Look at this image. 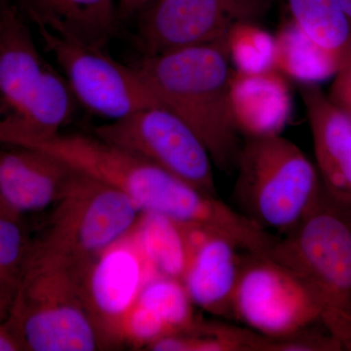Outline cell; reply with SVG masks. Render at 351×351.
I'll return each instance as SVG.
<instances>
[{
  "instance_id": "6da1fadb",
  "label": "cell",
  "mask_w": 351,
  "mask_h": 351,
  "mask_svg": "<svg viewBox=\"0 0 351 351\" xmlns=\"http://www.w3.org/2000/svg\"><path fill=\"white\" fill-rule=\"evenodd\" d=\"M230 63L223 38L142 57L134 66L159 104L195 132L214 165L230 174L237 170L242 142L230 107Z\"/></svg>"
},
{
  "instance_id": "7a4b0ae2",
  "label": "cell",
  "mask_w": 351,
  "mask_h": 351,
  "mask_svg": "<svg viewBox=\"0 0 351 351\" xmlns=\"http://www.w3.org/2000/svg\"><path fill=\"white\" fill-rule=\"evenodd\" d=\"M306 284L321 309V323L343 343L351 336V205L323 186L269 257Z\"/></svg>"
},
{
  "instance_id": "3957f363",
  "label": "cell",
  "mask_w": 351,
  "mask_h": 351,
  "mask_svg": "<svg viewBox=\"0 0 351 351\" xmlns=\"http://www.w3.org/2000/svg\"><path fill=\"white\" fill-rule=\"evenodd\" d=\"M82 274L29 258L6 320L23 350L92 351L103 346L83 302Z\"/></svg>"
},
{
  "instance_id": "277c9868",
  "label": "cell",
  "mask_w": 351,
  "mask_h": 351,
  "mask_svg": "<svg viewBox=\"0 0 351 351\" xmlns=\"http://www.w3.org/2000/svg\"><path fill=\"white\" fill-rule=\"evenodd\" d=\"M235 171L233 198L240 213L280 234L301 219L321 188L316 166L281 135L246 138Z\"/></svg>"
},
{
  "instance_id": "5b68a950",
  "label": "cell",
  "mask_w": 351,
  "mask_h": 351,
  "mask_svg": "<svg viewBox=\"0 0 351 351\" xmlns=\"http://www.w3.org/2000/svg\"><path fill=\"white\" fill-rule=\"evenodd\" d=\"M53 207L29 258L78 269L127 237L142 214L125 193L75 170Z\"/></svg>"
},
{
  "instance_id": "8992f818",
  "label": "cell",
  "mask_w": 351,
  "mask_h": 351,
  "mask_svg": "<svg viewBox=\"0 0 351 351\" xmlns=\"http://www.w3.org/2000/svg\"><path fill=\"white\" fill-rule=\"evenodd\" d=\"M38 31L76 101L92 114L115 121L161 106L134 64L119 63L105 49L69 40L44 27Z\"/></svg>"
},
{
  "instance_id": "52a82bcc",
  "label": "cell",
  "mask_w": 351,
  "mask_h": 351,
  "mask_svg": "<svg viewBox=\"0 0 351 351\" xmlns=\"http://www.w3.org/2000/svg\"><path fill=\"white\" fill-rule=\"evenodd\" d=\"M97 137L142 157L193 188L217 195L213 162L202 141L172 110L154 106L93 128Z\"/></svg>"
},
{
  "instance_id": "ba28073f",
  "label": "cell",
  "mask_w": 351,
  "mask_h": 351,
  "mask_svg": "<svg viewBox=\"0 0 351 351\" xmlns=\"http://www.w3.org/2000/svg\"><path fill=\"white\" fill-rule=\"evenodd\" d=\"M8 145L34 147L58 157L73 169L125 193L142 212L161 213L179 180L93 133H60L52 138L19 140Z\"/></svg>"
},
{
  "instance_id": "9c48e42d",
  "label": "cell",
  "mask_w": 351,
  "mask_h": 351,
  "mask_svg": "<svg viewBox=\"0 0 351 351\" xmlns=\"http://www.w3.org/2000/svg\"><path fill=\"white\" fill-rule=\"evenodd\" d=\"M274 0H154L137 14L135 43L142 57L214 43L233 25L265 16Z\"/></svg>"
},
{
  "instance_id": "30bf717a",
  "label": "cell",
  "mask_w": 351,
  "mask_h": 351,
  "mask_svg": "<svg viewBox=\"0 0 351 351\" xmlns=\"http://www.w3.org/2000/svg\"><path fill=\"white\" fill-rule=\"evenodd\" d=\"M232 317L265 336L282 337L321 323V309L294 272L272 258L244 251Z\"/></svg>"
},
{
  "instance_id": "8fae6325",
  "label": "cell",
  "mask_w": 351,
  "mask_h": 351,
  "mask_svg": "<svg viewBox=\"0 0 351 351\" xmlns=\"http://www.w3.org/2000/svg\"><path fill=\"white\" fill-rule=\"evenodd\" d=\"M154 274L129 235L110 245L86 265L80 290L101 343H121L127 314Z\"/></svg>"
},
{
  "instance_id": "7c38bea8",
  "label": "cell",
  "mask_w": 351,
  "mask_h": 351,
  "mask_svg": "<svg viewBox=\"0 0 351 351\" xmlns=\"http://www.w3.org/2000/svg\"><path fill=\"white\" fill-rule=\"evenodd\" d=\"M189 243L181 281L191 302L208 313L232 317L243 250L230 237L195 226H189Z\"/></svg>"
},
{
  "instance_id": "4fadbf2b",
  "label": "cell",
  "mask_w": 351,
  "mask_h": 351,
  "mask_svg": "<svg viewBox=\"0 0 351 351\" xmlns=\"http://www.w3.org/2000/svg\"><path fill=\"white\" fill-rule=\"evenodd\" d=\"M75 169L48 152L0 144V203L21 215L53 206Z\"/></svg>"
},
{
  "instance_id": "5bb4252c",
  "label": "cell",
  "mask_w": 351,
  "mask_h": 351,
  "mask_svg": "<svg viewBox=\"0 0 351 351\" xmlns=\"http://www.w3.org/2000/svg\"><path fill=\"white\" fill-rule=\"evenodd\" d=\"M301 94L321 182L330 193L351 205V114L315 84L302 85Z\"/></svg>"
},
{
  "instance_id": "9a60e30c",
  "label": "cell",
  "mask_w": 351,
  "mask_h": 351,
  "mask_svg": "<svg viewBox=\"0 0 351 351\" xmlns=\"http://www.w3.org/2000/svg\"><path fill=\"white\" fill-rule=\"evenodd\" d=\"M230 99L235 124L246 138L281 135L290 119V88L285 75L277 69L232 71Z\"/></svg>"
},
{
  "instance_id": "2e32d148",
  "label": "cell",
  "mask_w": 351,
  "mask_h": 351,
  "mask_svg": "<svg viewBox=\"0 0 351 351\" xmlns=\"http://www.w3.org/2000/svg\"><path fill=\"white\" fill-rule=\"evenodd\" d=\"M48 64L15 5L0 38V127L20 117Z\"/></svg>"
},
{
  "instance_id": "e0dca14e",
  "label": "cell",
  "mask_w": 351,
  "mask_h": 351,
  "mask_svg": "<svg viewBox=\"0 0 351 351\" xmlns=\"http://www.w3.org/2000/svg\"><path fill=\"white\" fill-rule=\"evenodd\" d=\"M23 16L62 38L105 49L117 34V0H13Z\"/></svg>"
},
{
  "instance_id": "ac0fdd59",
  "label": "cell",
  "mask_w": 351,
  "mask_h": 351,
  "mask_svg": "<svg viewBox=\"0 0 351 351\" xmlns=\"http://www.w3.org/2000/svg\"><path fill=\"white\" fill-rule=\"evenodd\" d=\"M154 276L181 280L188 263L189 226L154 212H142L129 233Z\"/></svg>"
},
{
  "instance_id": "d6986e66",
  "label": "cell",
  "mask_w": 351,
  "mask_h": 351,
  "mask_svg": "<svg viewBox=\"0 0 351 351\" xmlns=\"http://www.w3.org/2000/svg\"><path fill=\"white\" fill-rule=\"evenodd\" d=\"M276 69L302 82L316 84L338 73L343 57L321 47L295 24L286 21L276 36Z\"/></svg>"
},
{
  "instance_id": "ffe728a7",
  "label": "cell",
  "mask_w": 351,
  "mask_h": 351,
  "mask_svg": "<svg viewBox=\"0 0 351 351\" xmlns=\"http://www.w3.org/2000/svg\"><path fill=\"white\" fill-rule=\"evenodd\" d=\"M290 19L330 52L345 56L351 44L350 19L339 0H285Z\"/></svg>"
},
{
  "instance_id": "44dd1931",
  "label": "cell",
  "mask_w": 351,
  "mask_h": 351,
  "mask_svg": "<svg viewBox=\"0 0 351 351\" xmlns=\"http://www.w3.org/2000/svg\"><path fill=\"white\" fill-rule=\"evenodd\" d=\"M162 323L169 335L189 332L196 320L191 298L180 279L154 276L145 281L137 301Z\"/></svg>"
},
{
  "instance_id": "7402d4cb",
  "label": "cell",
  "mask_w": 351,
  "mask_h": 351,
  "mask_svg": "<svg viewBox=\"0 0 351 351\" xmlns=\"http://www.w3.org/2000/svg\"><path fill=\"white\" fill-rule=\"evenodd\" d=\"M23 215L0 203V288L14 297L31 255Z\"/></svg>"
},
{
  "instance_id": "603a6c76",
  "label": "cell",
  "mask_w": 351,
  "mask_h": 351,
  "mask_svg": "<svg viewBox=\"0 0 351 351\" xmlns=\"http://www.w3.org/2000/svg\"><path fill=\"white\" fill-rule=\"evenodd\" d=\"M226 41L235 71L252 73L276 69V36L258 27L257 23L233 25Z\"/></svg>"
},
{
  "instance_id": "cb8c5ba5",
  "label": "cell",
  "mask_w": 351,
  "mask_h": 351,
  "mask_svg": "<svg viewBox=\"0 0 351 351\" xmlns=\"http://www.w3.org/2000/svg\"><path fill=\"white\" fill-rule=\"evenodd\" d=\"M343 343L330 332H319L311 326L282 337L261 334L258 351H341Z\"/></svg>"
},
{
  "instance_id": "d4e9b609",
  "label": "cell",
  "mask_w": 351,
  "mask_h": 351,
  "mask_svg": "<svg viewBox=\"0 0 351 351\" xmlns=\"http://www.w3.org/2000/svg\"><path fill=\"white\" fill-rule=\"evenodd\" d=\"M330 99L351 114V44L336 75Z\"/></svg>"
},
{
  "instance_id": "484cf974",
  "label": "cell",
  "mask_w": 351,
  "mask_h": 351,
  "mask_svg": "<svg viewBox=\"0 0 351 351\" xmlns=\"http://www.w3.org/2000/svg\"><path fill=\"white\" fill-rule=\"evenodd\" d=\"M154 1V0H117L120 18L133 17Z\"/></svg>"
},
{
  "instance_id": "4316f807",
  "label": "cell",
  "mask_w": 351,
  "mask_h": 351,
  "mask_svg": "<svg viewBox=\"0 0 351 351\" xmlns=\"http://www.w3.org/2000/svg\"><path fill=\"white\" fill-rule=\"evenodd\" d=\"M23 350L22 346L16 338L7 322L0 323V351Z\"/></svg>"
},
{
  "instance_id": "83f0119b",
  "label": "cell",
  "mask_w": 351,
  "mask_h": 351,
  "mask_svg": "<svg viewBox=\"0 0 351 351\" xmlns=\"http://www.w3.org/2000/svg\"><path fill=\"white\" fill-rule=\"evenodd\" d=\"M12 297L0 288V323L5 322L10 313Z\"/></svg>"
},
{
  "instance_id": "f1b7e54d",
  "label": "cell",
  "mask_w": 351,
  "mask_h": 351,
  "mask_svg": "<svg viewBox=\"0 0 351 351\" xmlns=\"http://www.w3.org/2000/svg\"><path fill=\"white\" fill-rule=\"evenodd\" d=\"M15 4L13 0H0V38H1L2 32L10 15L11 11L13 10Z\"/></svg>"
},
{
  "instance_id": "f546056e",
  "label": "cell",
  "mask_w": 351,
  "mask_h": 351,
  "mask_svg": "<svg viewBox=\"0 0 351 351\" xmlns=\"http://www.w3.org/2000/svg\"><path fill=\"white\" fill-rule=\"evenodd\" d=\"M345 350L351 351V336H350V339H348V343H346V345L345 346Z\"/></svg>"
}]
</instances>
